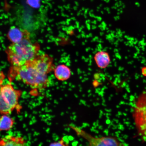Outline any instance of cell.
Masks as SVG:
<instances>
[{"mask_svg":"<svg viewBox=\"0 0 146 146\" xmlns=\"http://www.w3.org/2000/svg\"><path fill=\"white\" fill-rule=\"evenodd\" d=\"M40 50L39 44L33 43L30 38L17 43H12L5 50L9 62L12 67L25 64L37 56Z\"/></svg>","mask_w":146,"mask_h":146,"instance_id":"cell-1","label":"cell"},{"mask_svg":"<svg viewBox=\"0 0 146 146\" xmlns=\"http://www.w3.org/2000/svg\"><path fill=\"white\" fill-rule=\"evenodd\" d=\"M9 77L11 80L21 81L34 89L43 90L50 84L47 75L39 72L28 62L21 66L12 67Z\"/></svg>","mask_w":146,"mask_h":146,"instance_id":"cell-2","label":"cell"},{"mask_svg":"<svg viewBox=\"0 0 146 146\" xmlns=\"http://www.w3.org/2000/svg\"><path fill=\"white\" fill-rule=\"evenodd\" d=\"M0 81V114L8 115L21 109L19 100L21 91L16 90L11 84L3 85Z\"/></svg>","mask_w":146,"mask_h":146,"instance_id":"cell-3","label":"cell"},{"mask_svg":"<svg viewBox=\"0 0 146 146\" xmlns=\"http://www.w3.org/2000/svg\"><path fill=\"white\" fill-rule=\"evenodd\" d=\"M133 117L139 135L146 141V91L142 93L137 98Z\"/></svg>","mask_w":146,"mask_h":146,"instance_id":"cell-4","label":"cell"},{"mask_svg":"<svg viewBox=\"0 0 146 146\" xmlns=\"http://www.w3.org/2000/svg\"><path fill=\"white\" fill-rule=\"evenodd\" d=\"M78 135L87 140L88 146H125L117 138L112 136L96 137L77 127L70 126Z\"/></svg>","mask_w":146,"mask_h":146,"instance_id":"cell-5","label":"cell"},{"mask_svg":"<svg viewBox=\"0 0 146 146\" xmlns=\"http://www.w3.org/2000/svg\"><path fill=\"white\" fill-rule=\"evenodd\" d=\"M53 60L52 56L48 54H38L28 63L39 72L47 75L54 71L55 67Z\"/></svg>","mask_w":146,"mask_h":146,"instance_id":"cell-6","label":"cell"},{"mask_svg":"<svg viewBox=\"0 0 146 146\" xmlns=\"http://www.w3.org/2000/svg\"><path fill=\"white\" fill-rule=\"evenodd\" d=\"M30 33L21 28L13 27L9 30L7 37L12 43H17L23 40L30 38Z\"/></svg>","mask_w":146,"mask_h":146,"instance_id":"cell-7","label":"cell"},{"mask_svg":"<svg viewBox=\"0 0 146 146\" xmlns=\"http://www.w3.org/2000/svg\"><path fill=\"white\" fill-rule=\"evenodd\" d=\"M0 146H27L26 140L22 137L8 135L0 138Z\"/></svg>","mask_w":146,"mask_h":146,"instance_id":"cell-8","label":"cell"},{"mask_svg":"<svg viewBox=\"0 0 146 146\" xmlns=\"http://www.w3.org/2000/svg\"><path fill=\"white\" fill-rule=\"evenodd\" d=\"M95 61L98 68L104 69L108 67L111 62L110 56L108 52L105 51L97 52L94 57Z\"/></svg>","mask_w":146,"mask_h":146,"instance_id":"cell-9","label":"cell"},{"mask_svg":"<svg viewBox=\"0 0 146 146\" xmlns=\"http://www.w3.org/2000/svg\"><path fill=\"white\" fill-rule=\"evenodd\" d=\"M54 71L55 76L60 81H66L70 78L72 74L70 68L63 64L58 65L55 67Z\"/></svg>","mask_w":146,"mask_h":146,"instance_id":"cell-10","label":"cell"},{"mask_svg":"<svg viewBox=\"0 0 146 146\" xmlns=\"http://www.w3.org/2000/svg\"><path fill=\"white\" fill-rule=\"evenodd\" d=\"M14 120L7 115H3L0 117V131H8L13 127Z\"/></svg>","mask_w":146,"mask_h":146,"instance_id":"cell-11","label":"cell"},{"mask_svg":"<svg viewBox=\"0 0 146 146\" xmlns=\"http://www.w3.org/2000/svg\"><path fill=\"white\" fill-rule=\"evenodd\" d=\"M69 145L68 138L65 136L59 141L51 143L49 146H69Z\"/></svg>","mask_w":146,"mask_h":146,"instance_id":"cell-12","label":"cell"},{"mask_svg":"<svg viewBox=\"0 0 146 146\" xmlns=\"http://www.w3.org/2000/svg\"><path fill=\"white\" fill-rule=\"evenodd\" d=\"M27 3L34 8H38L40 6V0H27Z\"/></svg>","mask_w":146,"mask_h":146,"instance_id":"cell-13","label":"cell"},{"mask_svg":"<svg viewBox=\"0 0 146 146\" xmlns=\"http://www.w3.org/2000/svg\"><path fill=\"white\" fill-rule=\"evenodd\" d=\"M141 72L143 76L146 77V66L142 67L141 69Z\"/></svg>","mask_w":146,"mask_h":146,"instance_id":"cell-14","label":"cell"}]
</instances>
